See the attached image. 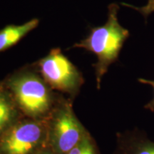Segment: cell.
I'll use <instances>...</instances> for the list:
<instances>
[{
    "instance_id": "obj_1",
    "label": "cell",
    "mask_w": 154,
    "mask_h": 154,
    "mask_svg": "<svg viewBox=\"0 0 154 154\" xmlns=\"http://www.w3.org/2000/svg\"><path fill=\"white\" fill-rule=\"evenodd\" d=\"M119 6L116 3L108 7V19L102 26L92 27L86 38L74 44L71 48H80L93 53L97 61L93 64L95 69L96 86L101 87L102 78L109 66L118 60L121 50L130 36L128 29L118 20Z\"/></svg>"
},
{
    "instance_id": "obj_2",
    "label": "cell",
    "mask_w": 154,
    "mask_h": 154,
    "mask_svg": "<svg viewBox=\"0 0 154 154\" xmlns=\"http://www.w3.org/2000/svg\"><path fill=\"white\" fill-rule=\"evenodd\" d=\"M4 84L18 109L28 118L46 119L54 108L53 89L40 74L37 66L23 67L10 75Z\"/></svg>"
},
{
    "instance_id": "obj_3",
    "label": "cell",
    "mask_w": 154,
    "mask_h": 154,
    "mask_svg": "<svg viewBox=\"0 0 154 154\" xmlns=\"http://www.w3.org/2000/svg\"><path fill=\"white\" fill-rule=\"evenodd\" d=\"M2 135L1 154H36L48 146L47 118L17 121Z\"/></svg>"
},
{
    "instance_id": "obj_4",
    "label": "cell",
    "mask_w": 154,
    "mask_h": 154,
    "mask_svg": "<svg viewBox=\"0 0 154 154\" xmlns=\"http://www.w3.org/2000/svg\"><path fill=\"white\" fill-rule=\"evenodd\" d=\"M47 120L48 146L57 154H66L88 133L67 101L59 102Z\"/></svg>"
},
{
    "instance_id": "obj_5",
    "label": "cell",
    "mask_w": 154,
    "mask_h": 154,
    "mask_svg": "<svg viewBox=\"0 0 154 154\" xmlns=\"http://www.w3.org/2000/svg\"><path fill=\"white\" fill-rule=\"evenodd\" d=\"M36 66L52 89L74 96L84 84L82 73L59 48L50 50L36 63Z\"/></svg>"
},
{
    "instance_id": "obj_6",
    "label": "cell",
    "mask_w": 154,
    "mask_h": 154,
    "mask_svg": "<svg viewBox=\"0 0 154 154\" xmlns=\"http://www.w3.org/2000/svg\"><path fill=\"white\" fill-rule=\"evenodd\" d=\"M114 154H154V141L138 128L119 133Z\"/></svg>"
},
{
    "instance_id": "obj_7",
    "label": "cell",
    "mask_w": 154,
    "mask_h": 154,
    "mask_svg": "<svg viewBox=\"0 0 154 154\" xmlns=\"http://www.w3.org/2000/svg\"><path fill=\"white\" fill-rule=\"evenodd\" d=\"M39 19L34 18L20 25L9 24L0 30V52L10 49L37 27Z\"/></svg>"
},
{
    "instance_id": "obj_8",
    "label": "cell",
    "mask_w": 154,
    "mask_h": 154,
    "mask_svg": "<svg viewBox=\"0 0 154 154\" xmlns=\"http://www.w3.org/2000/svg\"><path fill=\"white\" fill-rule=\"evenodd\" d=\"M12 96L5 84H0V135L17 122V109Z\"/></svg>"
},
{
    "instance_id": "obj_9",
    "label": "cell",
    "mask_w": 154,
    "mask_h": 154,
    "mask_svg": "<svg viewBox=\"0 0 154 154\" xmlns=\"http://www.w3.org/2000/svg\"><path fill=\"white\" fill-rule=\"evenodd\" d=\"M66 154H100L95 140L89 133Z\"/></svg>"
},
{
    "instance_id": "obj_10",
    "label": "cell",
    "mask_w": 154,
    "mask_h": 154,
    "mask_svg": "<svg viewBox=\"0 0 154 154\" xmlns=\"http://www.w3.org/2000/svg\"><path fill=\"white\" fill-rule=\"evenodd\" d=\"M121 5L139 11L140 14L143 15L145 18H147V17H149L150 14H151L152 12L154 11V0H148L147 5L142 7H134V6L128 5V4L126 3H121Z\"/></svg>"
},
{
    "instance_id": "obj_11",
    "label": "cell",
    "mask_w": 154,
    "mask_h": 154,
    "mask_svg": "<svg viewBox=\"0 0 154 154\" xmlns=\"http://www.w3.org/2000/svg\"><path fill=\"white\" fill-rule=\"evenodd\" d=\"M138 82L141 83V84H147V85L151 86L152 88H153L154 91V80H150V79H145L143 78H139L138 79ZM144 109H146V110H149L151 112H154V96L151 101L148 102L144 106Z\"/></svg>"
},
{
    "instance_id": "obj_12",
    "label": "cell",
    "mask_w": 154,
    "mask_h": 154,
    "mask_svg": "<svg viewBox=\"0 0 154 154\" xmlns=\"http://www.w3.org/2000/svg\"><path fill=\"white\" fill-rule=\"evenodd\" d=\"M36 154H57L54 151H53L49 146H47L42 149L41 151H39Z\"/></svg>"
}]
</instances>
